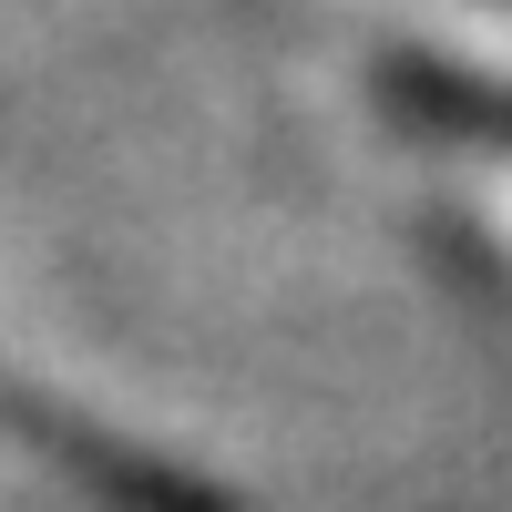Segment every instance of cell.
<instances>
[{
  "instance_id": "obj_1",
  "label": "cell",
  "mask_w": 512,
  "mask_h": 512,
  "mask_svg": "<svg viewBox=\"0 0 512 512\" xmlns=\"http://www.w3.org/2000/svg\"><path fill=\"white\" fill-rule=\"evenodd\" d=\"M0 431H11V451L72 512H236L216 482H195V472H175V461L134 451L123 431H103V420H82L62 400H0Z\"/></svg>"
},
{
  "instance_id": "obj_2",
  "label": "cell",
  "mask_w": 512,
  "mask_h": 512,
  "mask_svg": "<svg viewBox=\"0 0 512 512\" xmlns=\"http://www.w3.org/2000/svg\"><path fill=\"white\" fill-rule=\"evenodd\" d=\"M461 205L512 246V144H472V154H461Z\"/></svg>"
}]
</instances>
